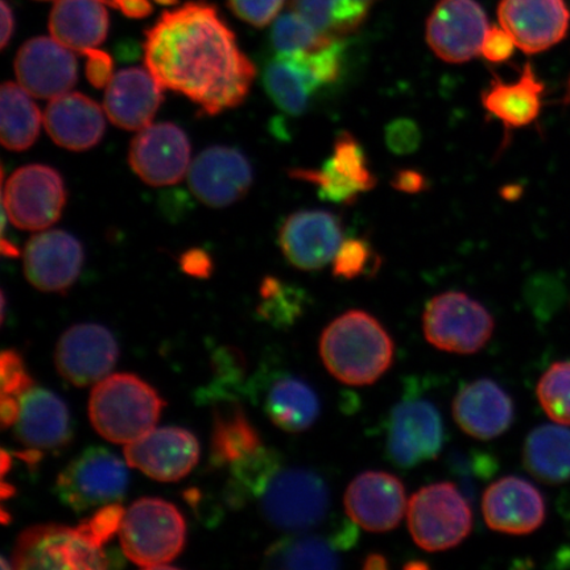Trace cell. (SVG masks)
I'll use <instances>...</instances> for the list:
<instances>
[{
  "instance_id": "obj_24",
  "label": "cell",
  "mask_w": 570,
  "mask_h": 570,
  "mask_svg": "<svg viewBox=\"0 0 570 570\" xmlns=\"http://www.w3.org/2000/svg\"><path fill=\"white\" fill-rule=\"evenodd\" d=\"M453 416L461 430L479 440L501 436L514 420V404L504 390L490 380L463 387L453 403Z\"/></svg>"
},
{
  "instance_id": "obj_20",
  "label": "cell",
  "mask_w": 570,
  "mask_h": 570,
  "mask_svg": "<svg viewBox=\"0 0 570 570\" xmlns=\"http://www.w3.org/2000/svg\"><path fill=\"white\" fill-rule=\"evenodd\" d=\"M71 52L53 38L28 40L16 59L20 87L41 99L67 95L78 77L77 60Z\"/></svg>"
},
{
  "instance_id": "obj_1",
  "label": "cell",
  "mask_w": 570,
  "mask_h": 570,
  "mask_svg": "<svg viewBox=\"0 0 570 570\" xmlns=\"http://www.w3.org/2000/svg\"><path fill=\"white\" fill-rule=\"evenodd\" d=\"M145 62L163 89L181 92L206 116L244 102L256 73L216 7L203 0L163 13L146 33Z\"/></svg>"
},
{
  "instance_id": "obj_18",
  "label": "cell",
  "mask_w": 570,
  "mask_h": 570,
  "mask_svg": "<svg viewBox=\"0 0 570 570\" xmlns=\"http://www.w3.org/2000/svg\"><path fill=\"white\" fill-rule=\"evenodd\" d=\"M348 518L370 532L394 530L407 514L404 484L386 472H366L356 476L345 493Z\"/></svg>"
},
{
  "instance_id": "obj_51",
  "label": "cell",
  "mask_w": 570,
  "mask_h": 570,
  "mask_svg": "<svg viewBox=\"0 0 570 570\" xmlns=\"http://www.w3.org/2000/svg\"><path fill=\"white\" fill-rule=\"evenodd\" d=\"M392 187L403 194L416 195L426 188V178L419 170L401 169L392 178Z\"/></svg>"
},
{
  "instance_id": "obj_47",
  "label": "cell",
  "mask_w": 570,
  "mask_h": 570,
  "mask_svg": "<svg viewBox=\"0 0 570 570\" xmlns=\"http://www.w3.org/2000/svg\"><path fill=\"white\" fill-rule=\"evenodd\" d=\"M285 0H227L230 10L240 20L254 27H266L283 9Z\"/></svg>"
},
{
  "instance_id": "obj_49",
  "label": "cell",
  "mask_w": 570,
  "mask_h": 570,
  "mask_svg": "<svg viewBox=\"0 0 570 570\" xmlns=\"http://www.w3.org/2000/svg\"><path fill=\"white\" fill-rule=\"evenodd\" d=\"M85 55H87L88 57V81L92 85V87L97 89H102L107 87V85L110 83L114 77V62L111 56L104 51H99L98 48L90 49V51Z\"/></svg>"
},
{
  "instance_id": "obj_42",
  "label": "cell",
  "mask_w": 570,
  "mask_h": 570,
  "mask_svg": "<svg viewBox=\"0 0 570 570\" xmlns=\"http://www.w3.org/2000/svg\"><path fill=\"white\" fill-rule=\"evenodd\" d=\"M373 248L368 242L351 238L341 245L333 259V275L340 279H355L365 274L372 265Z\"/></svg>"
},
{
  "instance_id": "obj_25",
  "label": "cell",
  "mask_w": 570,
  "mask_h": 570,
  "mask_svg": "<svg viewBox=\"0 0 570 570\" xmlns=\"http://www.w3.org/2000/svg\"><path fill=\"white\" fill-rule=\"evenodd\" d=\"M45 125L56 145L70 151L97 146L106 130L101 107L81 92L53 98L47 107Z\"/></svg>"
},
{
  "instance_id": "obj_45",
  "label": "cell",
  "mask_w": 570,
  "mask_h": 570,
  "mask_svg": "<svg viewBox=\"0 0 570 570\" xmlns=\"http://www.w3.org/2000/svg\"><path fill=\"white\" fill-rule=\"evenodd\" d=\"M0 374H2V397L20 399L33 386L24 361L16 351L3 352L0 358Z\"/></svg>"
},
{
  "instance_id": "obj_16",
  "label": "cell",
  "mask_w": 570,
  "mask_h": 570,
  "mask_svg": "<svg viewBox=\"0 0 570 570\" xmlns=\"http://www.w3.org/2000/svg\"><path fill=\"white\" fill-rule=\"evenodd\" d=\"M342 240L344 226L341 218L324 210L291 214L279 232V246L285 258L304 271L320 269L333 262Z\"/></svg>"
},
{
  "instance_id": "obj_29",
  "label": "cell",
  "mask_w": 570,
  "mask_h": 570,
  "mask_svg": "<svg viewBox=\"0 0 570 570\" xmlns=\"http://www.w3.org/2000/svg\"><path fill=\"white\" fill-rule=\"evenodd\" d=\"M543 91L544 85L538 80L530 63H527L517 82L505 83L495 77L490 88L482 92V105L508 130L522 128L538 119Z\"/></svg>"
},
{
  "instance_id": "obj_15",
  "label": "cell",
  "mask_w": 570,
  "mask_h": 570,
  "mask_svg": "<svg viewBox=\"0 0 570 570\" xmlns=\"http://www.w3.org/2000/svg\"><path fill=\"white\" fill-rule=\"evenodd\" d=\"M125 458L149 479L180 481L195 469L199 459L198 441L184 428H154L125 448Z\"/></svg>"
},
{
  "instance_id": "obj_41",
  "label": "cell",
  "mask_w": 570,
  "mask_h": 570,
  "mask_svg": "<svg viewBox=\"0 0 570 570\" xmlns=\"http://www.w3.org/2000/svg\"><path fill=\"white\" fill-rule=\"evenodd\" d=\"M291 175L297 180L316 185L320 197L334 204L351 205L363 194L355 185L347 183L334 173L326 163L318 170L296 169Z\"/></svg>"
},
{
  "instance_id": "obj_10",
  "label": "cell",
  "mask_w": 570,
  "mask_h": 570,
  "mask_svg": "<svg viewBox=\"0 0 570 570\" xmlns=\"http://www.w3.org/2000/svg\"><path fill=\"white\" fill-rule=\"evenodd\" d=\"M3 212L18 229L40 232L60 219L67 189L56 169L30 164L13 173L3 187Z\"/></svg>"
},
{
  "instance_id": "obj_17",
  "label": "cell",
  "mask_w": 570,
  "mask_h": 570,
  "mask_svg": "<svg viewBox=\"0 0 570 570\" xmlns=\"http://www.w3.org/2000/svg\"><path fill=\"white\" fill-rule=\"evenodd\" d=\"M498 18L517 47L529 55L559 45L570 23L566 0H502Z\"/></svg>"
},
{
  "instance_id": "obj_36",
  "label": "cell",
  "mask_w": 570,
  "mask_h": 570,
  "mask_svg": "<svg viewBox=\"0 0 570 570\" xmlns=\"http://www.w3.org/2000/svg\"><path fill=\"white\" fill-rule=\"evenodd\" d=\"M279 470V458L274 452L259 448L232 465L229 499L234 505H240L249 498H259L267 483Z\"/></svg>"
},
{
  "instance_id": "obj_53",
  "label": "cell",
  "mask_w": 570,
  "mask_h": 570,
  "mask_svg": "<svg viewBox=\"0 0 570 570\" xmlns=\"http://www.w3.org/2000/svg\"><path fill=\"white\" fill-rule=\"evenodd\" d=\"M20 412V399L2 397L0 403V420L3 428L16 425Z\"/></svg>"
},
{
  "instance_id": "obj_12",
  "label": "cell",
  "mask_w": 570,
  "mask_h": 570,
  "mask_svg": "<svg viewBox=\"0 0 570 570\" xmlns=\"http://www.w3.org/2000/svg\"><path fill=\"white\" fill-rule=\"evenodd\" d=\"M116 337L98 324L69 327L57 342V372L70 384L87 387L105 380L118 361Z\"/></svg>"
},
{
  "instance_id": "obj_30",
  "label": "cell",
  "mask_w": 570,
  "mask_h": 570,
  "mask_svg": "<svg viewBox=\"0 0 570 570\" xmlns=\"http://www.w3.org/2000/svg\"><path fill=\"white\" fill-rule=\"evenodd\" d=\"M523 460L527 470L540 481H570V430L561 424L538 426L527 438Z\"/></svg>"
},
{
  "instance_id": "obj_6",
  "label": "cell",
  "mask_w": 570,
  "mask_h": 570,
  "mask_svg": "<svg viewBox=\"0 0 570 570\" xmlns=\"http://www.w3.org/2000/svg\"><path fill=\"white\" fill-rule=\"evenodd\" d=\"M267 522L284 531H304L321 523L330 510L326 483L311 470H277L259 497Z\"/></svg>"
},
{
  "instance_id": "obj_37",
  "label": "cell",
  "mask_w": 570,
  "mask_h": 570,
  "mask_svg": "<svg viewBox=\"0 0 570 570\" xmlns=\"http://www.w3.org/2000/svg\"><path fill=\"white\" fill-rule=\"evenodd\" d=\"M337 39L327 38L294 10L276 19L271 42L276 53L313 52Z\"/></svg>"
},
{
  "instance_id": "obj_50",
  "label": "cell",
  "mask_w": 570,
  "mask_h": 570,
  "mask_svg": "<svg viewBox=\"0 0 570 570\" xmlns=\"http://www.w3.org/2000/svg\"><path fill=\"white\" fill-rule=\"evenodd\" d=\"M180 266L185 274L195 277H208L212 275L213 262L210 255L204 249L191 248L180 259Z\"/></svg>"
},
{
  "instance_id": "obj_23",
  "label": "cell",
  "mask_w": 570,
  "mask_h": 570,
  "mask_svg": "<svg viewBox=\"0 0 570 570\" xmlns=\"http://www.w3.org/2000/svg\"><path fill=\"white\" fill-rule=\"evenodd\" d=\"M161 102L163 88L148 69L120 70L106 87L107 117L124 130L140 131L151 125Z\"/></svg>"
},
{
  "instance_id": "obj_48",
  "label": "cell",
  "mask_w": 570,
  "mask_h": 570,
  "mask_svg": "<svg viewBox=\"0 0 570 570\" xmlns=\"http://www.w3.org/2000/svg\"><path fill=\"white\" fill-rule=\"evenodd\" d=\"M515 41L501 27H490L482 42L481 53L490 62H504L511 59L515 51Z\"/></svg>"
},
{
  "instance_id": "obj_13",
  "label": "cell",
  "mask_w": 570,
  "mask_h": 570,
  "mask_svg": "<svg viewBox=\"0 0 570 570\" xmlns=\"http://www.w3.org/2000/svg\"><path fill=\"white\" fill-rule=\"evenodd\" d=\"M190 142L174 124L149 125L131 142L128 163L142 181L167 187L181 181L190 164Z\"/></svg>"
},
{
  "instance_id": "obj_27",
  "label": "cell",
  "mask_w": 570,
  "mask_h": 570,
  "mask_svg": "<svg viewBox=\"0 0 570 570\" xmlns=\"http://www.w3.org/2000/svg\"><path fill=\"white\" fill-rule=\"evenodd\" d=\"M49 31L70 51L87 53L102 45L109 32V13L101 0H57Z\"/></svg>"
},
{
  "instance_id": "obj_4",
  "label": "cell",
  "mask_w": 570,
  "mask_h": 570,
  "mask_svg": "<svg viewBox=\"0 0 570 570\" xmlns=\"http://www.w3.org/2000/svg\"><path fill=\"white\" fill-rule=\"evenodd\" d=\"M119 538L126 558L134 564L161 568L181 553L187 524L175 504L141 498L125 512Z\"/></svg>"
},
{
  "instance_id": "obj_3",
  "label": "cell",
  "mask_w": 570,
  "mask_h": 570,
  "mask_svg": "<svg viewBox=\"0 0 570 570\" xmlns=\"http://www.w3.org/2000/svg\"><path fill=\"white\" fill-rule=\"evenodd\" d=\"M164 401L156 390L134 374H112L97 383L89 401L91 425L104 439L130 444L154 430Z\"/></svg>"
},
{
  "instance_id": "obj_11",
  "label": "cell",
  "mask_w": 570,
  "mask_h": 570,
  "mask_svg": "<svg viewBox=\"0 0 570 570\" xmlns=\"http://www.w3.org/2000/svg\"><path fill=\"white\" fill-rule=\"evenodd\" d=\"M488 17L475 0H440L426 21V42L439 59L468 62L481 53Z\"/></svg>"
},
{
  "instance_id": "obj_28",
  "label": "cell",
  "mask_w": 570,
  "mask_h": 570,
  "mask_svg": "<svg viewBox=\"0 0 570 570\" xmlns=\"http://www.w3.org/2000/svg\"><path fill=\"white\" fill-rule=\"evenodd\" d=\"M263 85L273 102L292 117L302 116L320 90L308 52L276 53L263 70Z\"/></svg>"
},
{
  "instance_id": "obj_8",
  "label": "cell",
  "mask_w": 570,
  "mask_h": 570,
  "mask_svg": "<svg viewBox=\"0 0 570 570\" xmlns=\"http://www.w3.org/2000/svg\"><path fill=\"white\" fill-rule=\"evenodd\" d=\"M489 311L462 292H446L428 303L423 315L425 338L440 351L474 354L494 332Z\"/></svg>"
},
{
  "instance_id": "obj_39",
  "label": "cell",
  "mask_w": 570,
  "mask_h": 570,
  "mask_svg": "<svg viewBox=\"0 0 570 570\" xmlns=\"http://www.w3.org/2000/svg\"><path fill=\"white\" fill-rule=\"evenodd\" d=\"M537 394L552 422L570 426V361L553 363L540 377Z\"/></svg>"
},
{
  "instance_id": "obj_54",
  "label": "cell",
  "mask_w": 570,
  "mask_h": 570,
  "mask_svg": "<svg viewBox=\"0 0 570 570\" xmlns=\"http://www.w3.org/2000/svg\"><path fill=\"white\" fill-rule=\"evenodd\" d=\"M0 19H2V27H0V46L6 48L9 45V41L12 38L13 26H16V20H13V12L11 7L7 4L6 0H2V11H0Z\"/></svg>"
},
{
  "instance_id": "obj_40",
  "label": "cell",
  "mask_w": 570,
  "mask_h": 570,
  "mask_svg": "<svg viewBox=\"0 0 570 570\" xmlns=\"http://www.w3.org/2000/svg\"><path fill=\"white\" fill-rule=\"evenodd\" d=\"M261 296V315L276 325L295 323L305 302L303 291L271 276L263 281Z\"/></svg>"
},
{
  "instance_id": "obj_46",
  "label": "cell",
  "mask_w": 570,
  "mask_h": 570,
  "mask_svg": "<svg viewBox=\"0 0 570 570\" xmlns=\"http://www.w3.org/2000/svg\"><path fill=\"white\" fill-rule=\"evenodd\" d=\"M384 139L391 153L410 155L422 145L423 134L416 122L410 118L392 120L384 131Z\"/></svg>"
},
{
  "instance_id": "obj_14",
  "label": "cell",
  "mask_w": 570,
  "mask_h": 570,
  "mask_svg": "<svg viewBox=\"0 0 570 570\" xmlns=\"http://www.w3.org/2000/svg\"><path fill=\"white\" fill-rule=\"evenodd\" d=\"M189 188L212 208H226L247 195L254 181L252 164L237 148L217 146L199 154L189 168Z\"/></svg>"
},
{
  "instance_id": "obj_44",
  "label": "cell",
  "mask_w": 570,
  "mask_h": 570,
  "mask_svg": "<svg viewBox=\"0 0 570 570\" xmlns=\"http://www.w3.org/2000/svg\"><path fill=\"white\" fill-rule=\"evenodd\" d=\"M125 510L119 504H106L99 509L95 515L85 519L78 529H80L96 544L105 547L119 532L120 524L125 517Z\"/></svg>"
},
{
  "instance_id": "obj_32",
  "label": "cell",
  "mask_w": 570,
  "mask_h": 570,
  "mask_svg": "<svg viewBox=\"0 0 570 570\" xmlns=\"http://www.w3.org/2000/svg\"><path fill=\"white\" fill-rule=\"evenodd\" d=\"M41 111L30 92L13 82L0 91V139L10 151H24L39 138Z\"/></svg>"
},
{
  "instance_id": "obj_56",
  "label": "cell",
  "mask_w": 570,
  "mask_h": 570,
  "mask_svg": "<svg viewBox=\"0 0 570 570\" xmlns=\"http://www.w3.org/2000/svg\"><path fill=\"white\" fill-rule=\"evenodd\" d=\"M2 254L6 256H10V258H18L20 252L16 245L10 244L4 238L2 240Z\"/></svg>"
},
{
  "instance_id": "obj_7",
  "label": "cell",
  "mask_w": 570,
  "mask_h": 570,
  "mask_svg": "<svg viewBox=\"0 0 570 570\" xmlns=\"http://www.w3.org/2000/svg\"><path fill=\"white\" fill-rule=\"evenodd\" d=\"M110 558L76 529L61 524H40L21 532L12 553L16 569H106Z\"/></svg>"
},
{
  "instance_id": "obj_22",
  "label": "cell",
  "mask_w": 570,
  "mask_h": 570,
  "mask_svg": "<svg viewBox=\"0 0 570 570\" xmlns=\"http://www.w3.org/2000/svg\"><path fill=\"white\" fill-rule=\"evenodd\" d=\"M482 512L491 530L527 534L543 524L546 502L540 491L529 481L504 476L484 491Z\"/></svg>"
},
{
  "instance_id": "obj_34",
  "label": "cell",
  "mask_w": 570,
  "mask_h": 570,
  "mask_svg": "<svg viewBox=\"0 0 570 570\" xmlns=\"http://www.w3.org/2000/svg\"><path fill=\"white\" fill-rule=\"evenodd\" d=\"M258 432L245 415L233 405L214 413L212 434V463L216 466L233 465L246 455L258 451L261 445Z\"/></svg>"
},
{
  "instance_id": "obj_2",
  "label": "cell",
  "mask_w": 570,
  "mask_h": 570,
  "mask_svg": "<svg viewBox=\"0 0 570 570\" xmlns=\"http://www.w3.org/2000/svg\"><path fill=\"white\" fill-rule=\"evenodd\" d=\"M394 341L383 325L363 311H348L325 327L320 340L324 365L336 380L367 386L387 372Z\"/></svg>"
},
{
  "instance_id": "obj_35",
  "label": "cell",
  "mask_w": 570,
  "mask_h": 570,
  "mask_svg": "<svg viewBox=\"0 0 570 570\" xmlns=\"http://www.w3.org/2000/svg\"><path fill=\"white\" fill-rule=\"evenodd\" d=\"M266 564L279 569H336L338 556L326 540L302 537L285 539L271 547Z\"/></svg>"
},
{
  "instance_id": "obj_38",
  "label": "cell",
  "mask_w": 570,
  "mask_h": 570,
  "mask_svg": "<svg viewBox=\"0 0 570 570\" xmlns=\"http://www.w3.org/2000/svg\"><path fill=\"white\" fill-rule=\"evenodd\" d=\"M325 163L341 178L360 188L363 194L375 187L376 177L370 169L365 149L351 132L345 131L338 135L334 141L333 155Z\"/></svg>"
},
{
  "instance_id": "obj_21",
  "label": "cell",
  "mask_w": 570,
  "mask_h": 570,
  "mask_svg": "<svg viewBox=\"0 0 570 570\" xmlns=\"http://www.w3.org/2000/svg\"><path fill=\"white\" fill-rule=\"evenodd\" d=\"M82 265L80 240L67 232L36 234L24 249L27 281L40 291H67L80 276Z\"/></svg>"
},
{
  "instance_id": "obj_52",
  "label": "cell",
  "mask_w": 570,
  "mask_h": 570,
  "mask_svg": "<svg viewBox=\"0 0 570 570\" xmlns=\"http://www.w3.org/2000/svg\"><path fill=\"white\" fill-rule=\"evenodd\" d=\"M107 6L122 11L126 17L132 19L146 18L154 11L151 0H101ZM160 3H169L170 0H156Z\"/></svg>"
},
{
  "instance_id": "obj_57",
  "label": "cell",
  "mask_w": 570,
  "mask_h": 570,
  "mask_svg": "<svg viewBox=\"0 0 570 570\" xmlns=\"http://www.w3.org/2000/svg\"><path fill=\"white\" fill-rule=\"evenodd\" d=\"M568 98H569V101H570V81H569V92H568Z\"/></svg>"
},
{
  "instance_id": "obj_5",
  "label": "cell",
  "mask_w": 570,
  "mask_h": 570,
  "mask_svg": "<svg viewBox=\"0 0 570 570\" xmlns=\"http://www.w3.org/2000/svg\"><path fill=\"white\" fill-rule=\"evenodd\" d=\"M409 530L424 551L451 550L473 529V514L466 499L453 483L430 484L412 495L407 508Z\"/></svg>"
},
{
  "instance_id": "obj_19",
  "label": "cell",
  "mask_w": 570,
  "mask_h": 570,
  "mask_svg": "<svg viewBox=\"0 0 570 570\" xmlns=\"http://www.w3.org/2000/svg\"><path fill=\"white\" fill-rule=\"evenodd\" d=\"M443 443V420L432 403L404 402L392 412L389 452L397 466L412 468L436 459Z\"/></svg>"
},
{
  "instance_id": "obj_43",
  "label": "cell",
  "mask_w": 570,
  "mask_h": 570,
  "mask_svg": "<svg viewBox=\"0 0 570 570\" xmlns=\"http://www.w3.org/2000/svg\"><path fill=\"white\" fill-rule=\"evenodd\" d=\"M345 47L341 41L334 40L331 45L308 52V62L313 78L320 89L336 83L344 69Z\"/></svg>"
},
{
  "instance_id": "obj_31",
  "label": "cell",
  "mask_w": 570,
  "mask_h": 570,
  "mask_svg": "<svg viewBox=\"0 0 570 570\" xmlns=\"http://www.w3.org/2000/svg\"><path fill=\"white\" fill-rule=\"evenodd\" d=\"M265 410L283 431L301 433L315 424L320 415L316 392L297 377H283L269 389Z\"/></svg>"
},
{
  "instance_id": "obj_55",
  "label": "cell",
  "mask_w": 570,
  "mask_h": 570,
  "mask_svg": "<svg viewBox=\"0 0 570 570\" xmlns=\"http://www.w3.org/2000/svg\"><path fill=\"white\" fill-rule=\"evenodd\" d=\"M387 568L386 559L380 554H372L365 562V569H384Z\"/></svg>"
},
{
  "instance_id": "obj_26",
  "label": "cell",
  "mask_w": 570,
  "mask_h": 570,
  "mask_svg": "<svg viewBox=\"0 0 570 570\" xmlns=\"http://www.w3.org/2000/svg\"><path fill=\"white\" fill-rule=\"evenodd\" d=\"M16 434L21 444L35 451L68 445L73 430L67 404L51 391L32 387L20 397Z\"/></svg>"
},
{
  "instance_id": "obj_9",
  "label": "cell",
  "mask_w": 570,
  "mask_h": 570,
  "mask_svg": "<svg viewBox=\"0 0 570 570\" xmlns=\"http://www.w3.org/2000/svg\"><path fill=\"white\" fill-rule=\"evenodd\" d=\"M127 487L125 462L105 448H89L62 470L55 491L67 508L83 512L122 501Z\"/></svg>"
},
{
  "instance_id": "obj_33",
  "label": "cell",
  "mask_w": 570,
  "mask_h": 570,
  "mask_svg": "<svg viewBox=\"0 0 570 570\" xmlns=\"http://www.w3.org/2000/svg\"><path fill=\"white\" fill-rule=\"evenodd\" d=\"M377 0H292L291 10L301 13L332 39L351 35L365 23Z\"/></svg>"
}]
</instances>
